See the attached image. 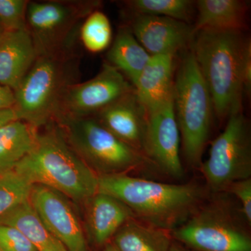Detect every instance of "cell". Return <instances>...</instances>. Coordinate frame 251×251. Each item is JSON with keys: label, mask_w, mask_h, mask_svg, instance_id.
Wrapping results in <instances>:
<instances>
[{"label": "cell", "mask_w": 251, "mask_h": 251, "mask_svg": "<svg viewBox=\"0 0 251 251\" xmlns=\"http://www.w3.org/2000/svg\"><path fill=\"white\" fill-rule=\"evenodd\" d=\"M98 193L116 198L145 224L173 231L184 224L204 199L197 184H171L126 174L99 176Z\"/></svg>", "instance_id": "6da1fadb"}, {"label": "cell", "mask_w": 251, "mask_h": 251, "mask_svg": "<svg viewBox=\"0 0 251 251\" xmlns=\"http://www.w3.org/2000/svg\"><path fill=\"white\" fill-rule=\"evenodd\" d=\"M251 43L244 31H195L191 48L220 121L243 110L242 62Z\"/></svg>", "instance_id": "7a4b0ae2"}, {"label": "cell", "mask_w": 251, "mask_h": 251, "mask_svg": "<svg viewBox=\"0 0 251 251\" xmlns=\"http://www.w3.org/2000/svg\"><path fill=\"white\" fill-rule=\"evenodd\" d=\"M14 170L31 184L74 199H90L98 193L99 176L54 130L38 133L34 148Z\"/></svg>", "instance_id": "3957f363"}, {"label": "cell", "mask_w": 251, "mask_h": 251, "mask_svg": "<svg viewBox=\"0 0 251 251\" xmlns=\"http://www.w3.org/2000/svg\"><path fill=\"white\" fill-rule=\"evenodd\" d=\"M79 77L80 58L75 52L38 56L14 91L19 120L37 128L54 119L66 90Z\"/></svg>", "instance_id": "277c9868"}, {"label": "cell", "mask_w": 251, "mask_h": 251, "mask_svg": "<svg viewBox=\"0 0 251 251\" xmlns=\"http://www.w3.org/2000/svg\"><path fill=\"white\" fill-rule=\"evenodd\" d=\"M173 103L185 158L191 166H201L214 111L191 46L182 51L174 77Z\"/></svg>", "instance_id": "5b68a950"}, {"label": "cell", "mask_w": 251, "mask_h": 251, "mask_svg": "<svg viewBox=\"0 0 251 251\" xmlns=\"http://www.w3.org/2000/svg\"><path fill=\"white\" fill-rule=\"evenodd\" d=\"M100 4L99 1H29L26 29L37 56L75 52L84 20Z\"/></svg>", "instance_id": "8992f818"}, {"label": "cell", "mask_w": 251, "mask_h": 251, "mask_svg": "<svg viewBox=\"0 0 251 251\" xmlns=\"http://www.w3.org/2000/svg\"><path fill=\"white\" fill-rule=\"evenodd\" d=\"M54 120L67 128L73 148L102 175L125 174V171L151 163L141 151L110 133L96 117L59 115Z\"/></svg>", "instance_id": "52a82bcc"}, {"label": "cell", "mask_w": 251, "mask_h": 251, "mask_svg": "<svg viewBox=\"0 0 251 251\" xmlns=\"http://www.w3.org/2000/svg\"><path fill=\"white\" fill-rule=\"evenodd\" d=\"M200 167L214 191H226L236 181L251 178V135L243 110L229 115L224 131L211 143L209 157Z\"/></svg>", "instance_id": "ba28073f"}, {"label": "cell", "mask_w": 251, "mask_h": 251, "mask_svg": "<svg viewBox=\"0 0 251 251\" xmlns=\"http://www.w3.org/2000/svg\"><path fill=\"white\" fill-rule=\"evenodd\" d=\"M171 232L175 239L199 251H251L249 234L215 204L197 210Z\"/></svg>", "instance_id": "9c48e42d"}, {"label": "cell", "mask_w": 251, "mask_h": 251, "mask_svg": "<svg viewBox=\"0 0 251 251\" xmlns=\"http://www.w3.org/2000/svg\"><path fill=\"white\" fill-rule=\"evenodd\" d=\"M133 90L134 87L120 71L105 63L93 78L68 87L55 117H94Z\"/></svg>", "instance_id": "30bf717a"}, {"label": "cell", "mask_w": 251, "mask_h": 251, "mask_svg": "<svg viewBox=\"0 0 251 251\" xmlns=\"http://www.w3.org/2000/svg\"><path fill=\"white\" fill-rule=\"evenodd\" d=\"M180 134L173 98L148 112L144 153L167 175L181 178L184 174L179 154Z\"/></svg>", "instance_id": "8fae6325"}, {"label": "cell", "mask_w": 251, "mask_h": 251, "mask_svg": "<svg viewBox=\"0 0 251 251\" xmlns=\"http://www.w3.org/2000/svg\"><path fill=\"white\" fill-rule=\"evenodd\" d=\"M30 202L50 232L67 251H90L80 221L62 194L34 185Z\"/></svg>", "instance_id": "7c38bea8"}, {"label": "cell", "mask_w": 251, "mask_h": 251, "mask_svg": "<svg viewBox=\"0 0 251 251\" xmlns=\"http://www.w3.org/2000/svg\"><path fill=\"white\" fill-rule=\"evenodd\" d=\"M126 26L151 56H176L190 47L195 33L191 25L163 16H133Z\"/></svg>", "instance_id": "4fadbf2b"}, {"label": "cell", "mask_w": 251, "mask_h": 251, "mask_svg": "<svg viewBox=\"0 0 251 251\" xmlns=\"http://www.w3.org/2000/svg\"><path fill=\"white\" fill-rule=\"evenodd\" d=\"M94 117L119 139L144 153L148 111L135 89Z\"/></svg>", "instance_id": "5bb4252c"}, {"label": "cell", "mask_w": 251, "mask_h": 251, "mask_svg": "<svg viewBox=\"0 0 251 251\" xmlns=\"http://www.w3.org/2000/svg\"><path fill=\"white\" fill-rule=\"evenodd\" d=\"M37 57L27 29L6 31L0 39V84L14 92Z\"/></svg>", "instance_id": "9a60e30c"}, {"label": "cell", "mask_w": 251, "mask_h": 251, "mask_svg": "<svg viewBox=\"0 0 251 251\" xmlns=\"http://www.w3.org/2000/svg\"><path fill=\"white\" fill-rule=\"evenodd\" d=\"M175 56H151L133 87L148 112L173 98Z\"/></svg>", "instance_id": "2e32d148"}, {"label": "cell", "mask_w": 251, "mask_h": 251, "mask_svg": "<svg viewBox=\"0 0 251 251\" xmlns=\"http://www.w3.org/2000/svg\"><path fill=\"white\" fill-rule=\"evenodd\" d=\"M197 19L194 31L200 29L244 31L248 28L249 6L243 0H199L196 1Z\"/></svg>", "instance_id": "e0dca14e"}, {"label": "cell", "mask_w": 251, "mask_h": 251, "mask_svg": "<svg viewBox=\"0 0 251 251\" xmlns=\"http://www.w3.org/2000/svg\"><path fill=\"white\" fill-rule=\"evenodd\" d=\"M90 200L91 235L97 245H104L134 215L128 206L108 195L97 193Z\"/></svg>", "instance_id": "ac0fdd59"}, {"label": "cell", "mask_w": 251, "mask_h": 251, "mask_svg": "<svg viewBox=\"0 0 251 251\" xmlns=\"http://www.w3.org/2000/svg\"><path fill=\"white\" fill-rule=\"evenodd\" d=\"M151 57L126 25L120 28L107 54L108 64L120 71L132 85Z\"/></svg>", "instance_id": "d6986e66"}, {"label": "cell", "mask_w": 251, "mask_h": 251, "mask_svg": "<svg viewBox=\"0 0 251 251\" xmlns=\"http://www.w3.org/2000/svg\"><path fill=\"white\" fill-rule=\"evenodd\" d=\"M37 135L36 127L22 120L0 128V173L14 169L34 148Z\"/></svg>", "instance_id": "ffe728a7"}, {"label": "cell", "mask_w": 251, "mask_h": 251, "mask_svg": "<svg viewBox=\"0 0 251 251\" xmlns=\"http://www.w3.org/2000/svg\"><path fill=\"white\" fill-rule=\"evenodd\" d=\"M0 225L12 226L21 231L37 251H67L50 232L31 205L30 200L0 220Z\"/></svg>", "instance_id": "44dd1931"}, {"label": "cell", "mask_w": 251, "mask_h": 251, "mask_svg": "<svg viewBox=\"0 0 251 251\" xmlns=\"http://www.w3.org/2000/svg\"><path fill=\"white\" fill-rule=\"evenodd\" d=\"M113 244L119 251H168L171 233L131 219L115 234Z\"/></svg>", "instance_id": "7402d4cb"}, {"label": "cell", "mask_w": 251, "mask_h": 251, "mask_svg": "<svg viewBox=\"0 0 251 251\" xmlns=\"http://www.w3.org/2000/svg\"><path fill=\"white\" fill-rule=\"evenodd\" d=\"M124 4L132 16H163L188 24L196 13V1L191 0H128Z\"/></svg>", "instance_id": "603a6c76"}, {"label": "cell", "mask_w": 251, "mask_h": 251, "mask_svg": "<svg viewBox=\"0 0 251 251\" xmlns=\"http://www.w3.org/2000/svg\"><path fill=\"white\" fill-rule=\"evenodd\" d=\"M34 184L14 169L0 173V220L30 200Z\"/></svg>", "instance_id": "cb8c5ba5"}, {"label": "cell", "mask_w": 251, "mask_h": 251, "mask_svg": "<svg viewBox=\"0 0 251 251\" xmlns=\"http://www.w3.org/2000/svg\"><path fill=\"white\" fill-rule=\"evenodd\" d=\"M79 38L91 52L97 53L108 49L111 44L112 31L106 15L99 9L91 13L81 25Z\"/></svg>", "instance_id": "d4e9b609"}, {"label": "cell", "mask_w": 251, "mask_h": 251, "mask_svg": "<svg viewBox=\"0 0 251 251\" xmlns=\"http://www.w3.org/2000/svg\"><path fill=\"white\" fill-rule=\"evenodd\" d=\"M27 0H0V26L5 31L26 29Z\"/></svg>", "instance_id": "484cf974"}, {"label": "cell", "mask_w": 251, "mask_h": 251, "mask_svg": "<svg viewBox=\"0 0 251 251\" xmlns=\"http://www.w3.org/2000/svg\"><path fill=\"white\" fill-rule=\"evenodd\" d=\"M0 249L2 251H37L21 231L6 225H0Z\"/></svg>", "instance_id": "4316f807"}, {"label": "cell", "mask_w": 251, "mask_h": 251, "mask_svg": "<svg viewBox=\"0 0 251 251\" xmlns=\"http://www.w3.org/2000/svg\"><path fill=\"white\" fill-rule=\"evenodd\" d=\"M226 191L232 193L239 200L242 206L243 213L248 224H251V179L236 181Z\"/></svg>", "instance_id": "83f0119b"}, {"label": "cell", "mask_w": 251, "mask_h": 251, "mask_svg": "<svg viewBox=\"0 0 251 251\" xmlns=\"http://www.w3.org/2000/svg\"><path fill=\"white\" fill-rule=\"evenodd\" d=\"M242 85L244 93L248 96L251 92V43L248 45L243 59L242 69Z\"/></svg>", "instance_id": "f1b7e54d"}, {"label": "cell", "mask_w": 251, "mask_h": 251, "mask_svg": "<svg viewBox=\"0 0 251 251\" xmlns=\"http://www.w3.org/2000/svg\"><path fill=\"white\" fill-rule=\"evenodd\" d=\"M14 105V90L0 84V110L13 108Z\"/></svg>", "instance_id": "f546056e"}, {"label": "cell", "mask_w": 251, "mask_h": 251, "mask_svg": "<svg viewBox=\"0 0 251 251\" xmlns=\"http://www.w3.org/2000/svg\"><path fill=\"white\" fill-rule=\"evenodd\" d=\"M16 120H19V118L14 108L0 110V128Z\"/></svg>", "instance_id": "4dcf8cb0"}, {"label": "cell", "mask_w": 251, "mask_h": 251, "mask_svg": "<svg viewBox=\"0 0 251 251\" xmlns=\"http://www.w3.org/2000/svg\"><path fill=\"white\" fill-rule=\"evenodd\" d=\"M103 251H119L117 250V248L114 246L113 244H105V248H104Z\"/></svg>", "instance_id": "1f68e13d"}, {"label": "cell", "mask_w": 251, "mask_h": 251, "mask_svg": "<svg viewBox=\"0 0 251 251\" xmlns=\"http://www.w3.org/2000/svg\"><path fill=\"white\" fill-rule=\"evenodd\" d=\"M168 251H186L184 249H181V247L179 246L175 245V244H171V247H170Z\"/></svg>", "instance_id": "d6a6232c"}, {"label": "cell", "mask_w": 251, "mask_h": 251, "mask_svg": "<svg viewBox=\"0 0 251 251\" xmlns=\"http://www.w3.org/2000/svg\"><path fill=\"white\" fill-rule=\"evenodd\" d=\"M5 32H6V31H5L4 29L0 26V39H1V37L4 35Z\"/></svg>", "instance_id": "836d02e7"}, {"label": "cell", "mask_w": 251, "mask_h": 251, "mask_svg": "<svg viewBox=\"0 0 251 251\" xmlns=\"http://www.w3.org/2000/svg\"><path fill=\"white\" fill-rule=\"evenodd\" d=\"M0 251H2V250H1V249H0Z\"/></svg>", "instance_id": "e575fe53"}]
</instances>
